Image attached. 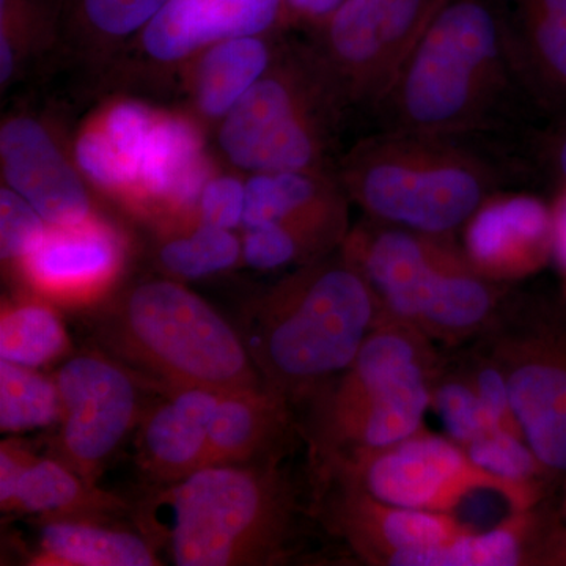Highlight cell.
<instances>
[{"label":"cell","instance_id":"f546056e","mask_svg":"<svg viewBox=\"0 0 566 566\" xmlns=\"http://www.w3.org/2000/svg\"><path fill=\"white\" fill-rule=\"evenodd\" d=\"M62 403L55 379L0 359V428L21 433L61 422Z\"/></svg>","mask_w":566,"mask_h":566},{"label":"cell","instance_id":"4316f807","mask_svg":"<svg viewBox=\"0 0 566 566\" xmlns=\"http://www.w3.org/2000/svg\"><path fill=\"white\" fill-rule=\"evenodd\" d=\"M59 0H0V87L9 91L57 50Z\"/></svg>","mask_w":566,"mask_h":566},{"label":"cell","instance_id":"4fadbf2b","mask_svg":"<svg viewBox=\"0 0 566 566\" xmlns=\"http://www.w3.org/2000/svg\"><path fill=\"white\" fill-rule=\"evenodd\" d=\"M3 185L35 208L50 226L96 218L92 186L74 161L70 145L43 117L11 112L0 126Z\"/></svg>","mask_w":566,"mask_h":566},{"label":"cell","instance_id":"ac0fdd59","mask_svg":"<svg viewBox=\"0 0 566 566\" xmlns=\"http://www.w3.org/2000/svg\"><path fill=\"white\" fill-rule=\"evenodd\" d=\"M348 196L333 172L286 170L249 174L243 229L283 223L342 248L349 233Z\"/></svg>","mask_w":566,"mask_h":566},{"label":"cell","instance_id":"7402d4cb","mask_svg":"<svg viewBox=\"0 0 566 566\" xmlns=\"http://www.w3.org/2000/svg\"><path fill=\"white\" fill-rule=\"evenodd\" d=\"M290 409L292 406L266 386L219 395L203 468L273 458L275 447L289 434Z\"/></svg>","mask_w":566,"mask_h":566},{"label":"cell","instance_id":"603a6c76","mask_svg":"<svg viewBox=\"0 0 566 566\" xmlns=\"http://www.w3.org/2000/svg\"><path fill=\"white\" fill-rule=\"evenodd\" d=\"M170 0H59L57 50L91 66H107Z\"/></svg>","mask_w":566,"mask_h":566},{"label":"cell","instance_id":"8fae6325","mask_svg":"<svg viewBox=\"0 0 566 566\" xmlns=\"http://www.w3.org/2000/svg\"><path fill=\"white\" fill-rule=\"evenodd\" d=\"M504 375L524 439L549 471L566 472V318L531 316L495 335L488 354Z\"/></svg>","mask_w":566,"mask_h":566},{"label":"cell","instance_id":"d6a6232c","mask_svg":"<svg viewBox=\"0 0 566 566\" xmlns=\"http://www.w3.org/2000/svg\"><path fill=\"white\" fill-rule=\"evenodd\" d=\"M480 468L515 482L535 483L536 476L549 471L524 439L494 430L461 447Z\"/></svg>","mask_w":566,"mask_h":566},{"label":"cell","instance_id":"277c9868","mask_svg":"<svg viewBox=\"0 0 566 566\" xmlns=\"http://www.w3.org/2000/svg\"><path fill=\"white\" fill-rule=\"evenodd\" d=\"M342 249L382 308L430 340L460 345L499 322L504 283L480 273L452 237L367 219L349 230Z\"/></svg>","mask_w":566,"mask_h":566},{"label":"cell","instance_id":"e575fe53","mask_svg":"<svg viewBox=\"0 0 566 566\" xmlns=\"http://www.w3.org/2000/svg\"><path fill=\"white\" fill-rule=\"evenodd\" d=\"M244 207L245 181L238 175L216 170L200 191L192 222L234 230L243 227Z\"/></svg>","mask_w":566,"mask_h":566},{"label":"cell","instance_id":"52a82bcc","mask_svg":"<svg viewBox=\"0 0 566 566\" xmlns=\"http://www.w3.org/2000/svg\"><path fill=\"white\" fill-rule=\"evenodd\" d=\"M433 344L382 308L349 367L312 400L322 461L385 449L423 430L438 374Z\"/></svg>","mask_w":566,"mask_h":566},{"label":"cell","instance_id":"2e32d148","mask_svg":"<svg viewBox=\"0 0 566 566\" xmlns=\"http://www.w3.org/2000/svg\"><path fill=\"white\" fill-rule=\"evenodd\" d=\"M329 480L337 490L327 502V520L368 564L387 565L398 554L427 549L475 532L452 513L389 504L342 476L329 475Z\"/></svg>","mask_w":566,"mask_h":566},{"label":"cell","instance_id":"44dd1931","mask_svg":"<svg viewBox=\"0 0 566 566\" xmlns=\"http://www.w3.org/2000/svg\"><path fill=\"white\" fill-rule=\"evenodd\" d=\"M505 20L517 80L566 118V0H513Z\"/></svg>","mask_w":566,"mask_h":566},{"label":"cell","instance_id":"cb8c5ba5","mask_svg":"<svg viewBox=\"0 0 566 566\" xmlns=\"http://www.w3.org/2000/svg\"><path fill=\"white\" fill-rule=\"evenodd\" d=\"M36 564L57 566L161 565L148 539L96 520H46Z\"/></svg>","mask_w":566,"mask_h":566},{"label":"cell","instance_id":"9a60e30c","mask_svg":"<svg viewBox=\"0 0 566 566\" xmlns=\"http://www.w3.org/2000/svg\"><path fill=\"white\" fill-rule=\"evenodd\" d=\"M281 25L283 0H170L129 51L147 69L181 70L212 44Z\"/></svg>","mask_w":566,"mask_h":566},{"label":"cell","instance_id":"8992f818","mask_svg":"<svg viewBox=\"0 0 566 566\" xmlns=\"http://www.w3.org/2000/svg\"><path fill=\"white\" fill-rule=\"evenodd\" d=\"M334 174L367 219L438 237L464 229L499 182L490 164L449 136L409 132L359 142Z\"/></svg>","mask_w":566,"mask_h":566},{"label":"cell","instance_id":"3957f363","mask_svg":"<svg viewBox=\"0 0 566 566\" xmlns=\"http://www.w3.org/2000/svg\"><path fill=\"white\" fill-rule=\"evenodd\" d=\"M107 352L169 392L216 394L264 386L244 338L175 279L129 286L96 323Z\"/></svg>","mask_w":566,"mask_h":566},{"label":"cell","instance_id":"7c38bea8","mask_svg":"<svg viewBox=\"0 0 566 566\" xmlns=\"http://www.w3.org/2000/svg\"><path fill=\"white\" fill-rule=\"evenodd\" d=\"M55 382L62 403L57 460L95 485L99 469L137 420L136 382L120 364L96 354L63 364Z\"/></svg>","mask_w":566,"mask_h":566},{"label":"cell","instance_id":"f35d334b","mask_svg":"<svg viewBox=\"0 0 566 566\" xmlns=\"http://www.w3.org/2000/svg\"><path fill=\"white\" fill-rule=\"evenodd\" d=\"M535 564L538 565H566V528L551 532L542 539Z\"/></svg>","mask_w":566,"mask_h":566},{"label":"cell","instance_id":"7a4b0ae2","mask_svg":"<svg viewBox=\"0 0 566 566\" xmlns=\"http://www.w3.org/2000/svg\"><path fill=\"white\" fill-rule=\"evenodd\" d=\"M515 77L504 11L444 0L379 107L390 132L452 136L486 123Z\"/></svg>","mask_w":566,"mask_h":566},{"label":"cell","instance_id":"ba28073f","mask_svg":"<svg viewBox=\"0 0 566 566\" xmlns=\"http://www.w3.org/2000/svg\"><path fill=\"white\" fill-rule=\"evenodd\" d=\"M345 104L308 44L281 46L273 65L218 125L223 159L248 174L331 172Z\"/></svg>","mask_w":566,"mask_h":566},{"label":"cell","instance_id":"5b68a950","mask_svg":"<svg viewBox=\"0 0 566 566\" xmlns=\"http://www.w3.org/2000/svg\"><path fill=\"white\" fill-rule=\"evenodd\" d=\"M178 566H263L285 560L296 538L292 483L274 461L208 465L158 495Z\"/></svg>","mask_w":566,"mask_h":566},{"label":"cell","instance_id":"1f68e13d","mask_svg":"<svg viewBox=\"0 0 566 566\" xmlns=\"http://www.w3.org/2000/svg\"><path fill=\"white\" fill-rule=\"evenodd\" d=\"M431 408L438 411L447 431L464 447L491 431L502 430L464 374H436L431 386Z\"/></svg>","mask_w":566,"mask_h":566},{"label":"cell","instance_id":"9c48e42d","mask_svg":"<svg viewBox=\"0 0 566 566\" xmlns=\"http://www.w3.org/2000/svg\"><path fill=\"white\" fill-rule=\"evenodd\" d=\"M323 464L329 475L356 483L379 501L424 512L453 513L479 491L502 495L513 513L527 512L538 501L536 483L491 474L453 439L424 428L385 449L359 450Z\"/></svg>","mask_w":566,"mask_h":566},{"label":"cell","instance_id":"6da1fadb","mask_svg":"<svg viewBox=\"0 0 566 566\" xmlns=\"http://www.w3.org/2000/svg\"><path fill=\"white\" fill-rule=\"evenodd\" d=\"M381 312L340 248L260 294L249 308L244 344L264 386L290 406L303 403L344 374Z\"/></svg>","mask_w":566,"mask_h":566},{"label":"cell","instance_id":"60d3db41","mask_svg":"<svg viewBox=\"0 0 566 566\" xmlns=\"http://www.w3.org/2000/svg\"><path fill=\"white\" fill-rule=\"evenodd\" d=\"M549 158L553 164L554 172L566 186V118L560 128L554 134L549 144Z\"/></svg>","mask_w":566,"mask_h":566},{"label":"cell","instance_id":"83f0119b","mask_svg":"<svg viewBox=\"0 0 566 566\" xmlns=\"http://www.w3.org/2000/svg\"><path fill=\"white\" fill-rule=\"evenodd\" d=\"M156 259L174 279L208 277L232 270L243 260V244L233 230L188 222L164 227Z\"/></svg>","mask_w":566,"mask_h":566},{"label":"cell","instance_id":"d6986e66","mask_svg":"<svg viewBox=\"0 0 566 566\" xmlns=\"http://www.w3.org/2000/svg\"><path fill=\"white\" fill-rule=\"evenodd\" d=\"M219 395L177 390L153 409L139 433V461L148 475L172 485L203 468Z\"/></svg>","mask_w":566,"mask_h":566},{"label":"cell","instance_id":"4dcf8cb0","mask_svg":"<svg viewBox=\"0 0 566 566\" xmlns=\"http://www.w3.org/2000/svg\"><path fill=\"white\" fill-rule=\"evenodd\" d=\"M241 244L243 262L259 271L281 270L292 264L303 266L340 249L318 234L283 223L244 229Z\"/></svg>","mask_w":566,"mask_h":566},{"label":"cell","instance_id":"f1b7e54d","mask_svg":"<svg viewBox=\"0 0 566 566\" xmlns=\"http://www.w3.org/2000/svg\"><path fill=\"white\" fill-rule=\"evenodd\" d=\"M70 348L61 316L43 301L3 308L0 319V357L9 363L39 368L59 359Z\"/></svg>","mask_w":566,"mask_h":566},{"label":"cell","instance_id":"ffe728a7","mask_svg":"<svg viewBox=\"0 0 566 566\" xmlns=\"http://www.w3.org/2000/svg\"><path fill=\"white\" fill-rule=\"evenodd\" d=\"M281 44L273 33L212 44L180 70L191 115L207 126L223 120L273 65Z\"/></svg>","mask_w":566,"mask_h":566},{"label":"cell","instance_id":"d590c367","mask_svg":"<svg viewBox=\"0 0 566 566\" xmlns=\"http://www.w3.org/2000/svg\"><path fill=\"white\" fill-rule=\"evenodd\" d=\"M463 374L479 397L482 398L483 403L490 409L499 427L506 433L524 439L504 375L494 360L490 356L476 357L471 364L465 365Z\"/></svg>","mask_w":566,"mask_h":566},{"label":"cell","instance_id":"8d00e7d4","mask_svg":"<svg viewBox=\"0 0 566 566\" xmlns=\"http://www.w3.org/2000/svg\"><path fill=\"white\" fill-rule=\"evenodd\" d=\"M35 460L17 441H3L0 449V504L3 512L13 509L14 494L25 469Z\"/></svg>","mask_w":566,"mask_h":566},{"label":"cell","instance_id":"484cf974","mask_svg":"<svg viewBox=\"0 0 566 566\" xmlns=\"http://www.w3.org/2000/svg\"><path fill=\"white\" fill-rule=\"evenodd\" d=\"M535 516L531 510L513 513L501 526L472 532L442 545L409 551L390 558L389 566H512L534 564Z\"/></svg>","mask_w":566,"mask_h":566},{"label":"cell","instance_id":"e0dca14e","mask_svg":"<svg viewBox=\"0 0 566 566\" xmlns=\"http://www.w3.org/2000/svg\"><path fill=\"white\" fill-rule=\"evenodd\" d=\"M554 214L528 196L486 200L464 226L463 251L483 275L499 283L535 273L553 255Z\"/></svg>","mask_w":566,"mask_h":566},{"label":"cell","instance_id":"d4e9b609","mask_svg":"<svg viewBox=\"0 0 566 566\" xmlns=\"http://www.w3.org/2000/svg\"><path fill=\"white\" fill-rule=\"evenodd\" d=\"M13 510L46 520H102L125 512L126 505L118 495L88 483L61 460L35 458L18 483Z\"/></svg>","mask_w":566,"mask_h":566},{"label":"cell","instance_id":"30bf717a","mask_svg":"<svg viewBox=\"0 0 566 566\" xmlns=\"http://www.w3.org/2000/svg\"><path fill=\"white\" fill-rule=\"evenodd\" d=\"M444 0H346L308 43L348 107H379Z\"/></svg>","mask_w":566,"mask_h":566},{"label":"cell","instance_id":"74e56055","mask_svg":"<svg viewBox=\"0 0 566 566\" xmlns=\"http://www.w3.org/2000/svg\"><path fill=\"white\" fill-rule=\"evenodd\" d=\"M346 0H283V24L311 25L318 28L340 9Z\"/></svg>","mask_w":566,"mask_h":566},{"label":"cell","instance_id":"836d02e7","mask_svg":"<svg viewBox=\"0 0 566 566\" xmlns=\"http://www.w3.org/2000/svg\"><path fill=\"white\" fill-rule=\"evenodd\" d=\"M50 223L20 193L0 189V255L2 262L20 268L46 237Z\"/></svg>","mask_w":566,"mask_h":566},{"label":"cell","instance_id":"ab89813d","mask_svg":"<svg viewBox=\"0 0 566 566\" xmlns=\"http://www.w3.org/2000/svg\"><path fill=\"white\" fill-rule=\"evenodd\" d=\"M554 214V241L553 255L556 256L558 266L566 277V197Z\"/></svg>","mask_w":566,"mask_h":566},{"label":"cell","instance_id":"5bb4252c","mask_svg":"<svg viewBox=\"0 0 566 566\" xmlns=\"http://www.w3.org/2000/svg\"><path fill=\"white\" fill-rule=\"evenodd\" d=\"M126 252L120 230L96 216L73 226H50L18 271L40 300L77 307L109 292L120 279Z\"/></svg>","mask_w":566,"mask_h":566}]
</instances>
